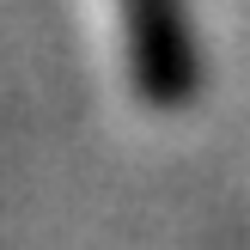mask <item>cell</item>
<instances>
[{
    "instance_id": "obj_1",
    "label": "cell",
    "mask_w": 250,
    "mask_h": 250,
    "mask_svg": "<svg viewBox=\"0 0 250 250\" xmlns=\"http://www.w3.org/2000/svg\"><path fill=\"white\" fill-rule=\"evenodd\" d=\"M122 31H128V67L153 110H183L202 85L195 55V24L183 0H116Z\"/></svg>"
}]
</instances>
